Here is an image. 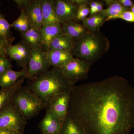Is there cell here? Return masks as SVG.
Returning <instances> with one entry per match:
<instances>
[{"label":"cell","mask_w":134,"mask_h":134,"mask_svg":"<svg viewBox=\"0 0 134 134\" xmlns=\"http://www.w3.org/2000/svg\"><path fill=\"white\" fill-rule=\"evenodd\" d=\"M78 7L73 0H54V9L60 24L72 20L76 21Z\"/></svg>","instance_id":"9"},{"label":"cell","mask_w":134,"mask_h":134,"mask_svg":"<svg viewBox=\"0 0 134 134\" xmlns=\"http://www.w3.org/2000/svg\"><path fill=\"white\" fill-rule=\"evenodd\" d=\"M74 44V39L63 34L56 37L52 41L50 45L49 50L69 51L72 52Z\"/></svg>","instance_id":"19"},{"label":"cell","mask_w":134,"mask_h":134,"mask_svg":"<svg viewBox=\"0 0 134 134\" xmlns=\"http://www.w3.org/2000/svg\"><path fill=\"white\" fill-rule=\"evenodd\" d=\"M27 67L23 68L21 71H15L10 69L0 75V87L1 88H9L16 83L23 77L26 78Z\"/></svg>","instance_id":"15"},{"label":"cell","mask_w":134,"mask_h":134,"mask_svg":"<svg viewBox=\"0 0 134 134\" xmlns=\"http://www.w3.org/2000/svg\"><path fill=\"white\" fill-rule=\"evenodd\" d=\"M107 19L106 17L98 14L88 17L82 22L88 31L96 32L100 31V28L106 22Z\"/></svg>","instance_id":"21"},{"label":"cell","mask_w":134,"mask_h":134,"mask_svg":"<svg viewBox=\"0 0 134 134\" xmlns=\"http://www.w3.org/2000/svg\"><path fill=\"white\" fill-rule=\"evenodd\" d=\"M26 88L47 106L54 96L69 91L75 86L65 77L60 69L53 68L29 80Z\"/></svg>","instance_id":"2"},{"label":"cell","mask_w":134,"mask_h":134,"mask_svg":"<svg viewBox=\"0 0 134 134\" xmlns=\"http://www.w3.org/2000/svg\"><path fill=\"white\" fill-rule=\"evenodd\" d=\"M132 12H133L134 14V4L133 6L130 8V9Z\"/></svg>","instance_id":"35"},{"label":"cell","mask_w":134,"mask_h":134,"mask_svg":"<svg viewBox=\"0 0 134 134\" xmlns=\"http://www.w3.org/2000/svg\"><path fill=\"white\" fill-rule=\"evenodd\" d=\"M10 45L7 40L0 37V58L7 57V50Z\"/></svg>","instance_id":"29"},{"label":"cell","mask_w":134,"mask_h":134,"mask_svg":"<svg viewBox=\"0 0 134 134\" xmlns=\"http://www.w3.org/2000/svg\"><path fill=\"white\" fill-rule=\"evenodd\" d=\"M47 54L51 66L56 68L61 69L74 58L72 52L69 51L49 50Z\"/></svg>","instance_id":"14"},{"label":"cell","mask_w":134,"mask_h":134,"mask_svg":"<svg viewBox=\"0 0 134 134\" xmlns=\"http://www.w3.org/2000/svg\"><path fill=\"white\" fill-rule=\"evenodd\" d=\"M59 134H84L81 128L68 115Z\"/></svg>","instance_id":"23"},{"label":"cell","mask_w":134,"mask_h":134,"mask_svg":"<svg viewBox=\"0 0 134 134\" xmlns=\"http://www.w3.org/2000/svg\"><path fill=\"white\" fill-rule=\"evenodd\" d=\"M12 64L7 57L0 58V75L12 69Z\"/></svg>","instance_id":"28"},{"label":"cell","mask_w":134,"mask_h":134,"mask_svg":"<svg viewBox=\"0 0 134 134\" xmlns=\"http://www.w3.org/2000/svg\"><path fill=\"white\" fill-rule=\"evenodd\" d=\"M60 24L63 34L74 40L79 38L88 31L83 25L74 20L66 22Z\"/></svg>","instance_id":"17"},{"label":"cell","mask_w":134,"mask_h":134,"mask_svg":"<svg viewBox=\"0 0 134 134\" xmlns=\"http://www.w3.org/2000/svg\"><path fill=\"white\" fill-rule=\"evenodd\" d=\"M120 19L129 23H134V14L131 10H127L120 14L107 19L106 22L111 19Z\"/></svg>","instance_id":"27"},{"label":"cell","mask_w":134,"mask_h":134,"mask_svg":"<svg viewBox=\"0 0 134 134\" xmlns=\"http://www.w3.org/2000/svg\"><path fill=\"white\" fill-rule=\"evenodd\" d=\"M63 123L54 114L47 109L44 117L38 125L41 134H59Z\"/></svg>","instance_id":"12"},{"label":"cell","mask_w":134,"mask_h":134,"mask_svg":"<svg viewBox=\"0 0 134 134\" xmlns=\"http://www.w3.org/2000/svg\"><path fill=\"white\" fill-rule=\"evenodd\" d=\"M91 1L84 0L83 2L78 6L76 21L77 22L82 21L83 20L88 17L90 14V3Z\"/></svg>","instance_id":"26"},{"label":"cell","mask_w":134,"mask_h":134,"mask_svg":"<svg viewBox=\"0 0 134 134\" xmlns=\"http://www.w3.org/2000/svg\"><path fill=\"white\" fill-rule=\"evenodd\" d=\"M10 26L19 31L20 34L24 33L30 29L29 21L24 10H21L19 16L10 24Z\"/></svg>","instance_id":"24"},{"label":"cell","mask_w":134,"mask_h":134,"mask_svg":"<svg viewBox=\"0 0 134 134\" xmlns=\"http://www.w3.org/2000/svg\"><path fill=\"white\" fill-rule=\"evenodd\" d=\"M110 46L108 39L100 31H88L74 40L72 54L75 58L91 66L108 52Z\"/></svg>","instance_id":"3"},{"label":"cell","mask_w":134,"mask_h":134,"mask_svg":"<svg viewBox=\"0 0 134 134\" xmlns=\"http://www.w3.org/2000/svg\"><path fill=\"white\" fill-rule=\"evenodd\" d=\"M43 25L60 24L54 9V0H40Z\"/></svg>","instance_id":"16"},{"label":"cell","mask_w":134,"mask_h":134,"mask_svg":"<svg viewBox=\"0 0 134 134\" xmlns=\"http://www.w3.org/2000/svg\"><path fill=\"white\" fill-rule=\"evenodd\" d=\"M40 31L41 47L46 52L49 50L51 42L55 37L63 34L60 24L43 25Z\"/></svg>","instance_id":"13"},{"label":"cell","mask_w":134,"mask_h":134,"mask_svg":"<svg viewBox=\"0 0 134 134\" xmlns=\"http://www.w3.org/2000/svg\"><path fill=\"white\" fill-rule=\"evenodd\" d=\"M103 1L107 8L104 9L98 14L107 18V19L120 14L126 10H130L122 6L117 0H105Z\"/></svg>","instance_id":"20"},{"label":"cell","mask_w":134,"mask_h":134,"mask_svg":"<svg viewBox=\"0 0 134 134\" xmlns=\"http://www.w3.org/2000/svg\"><path fill=\"white\" fill-rule=\"evenodd\" d=\"M22 43L28 46L32 50L41 47L40 30L30 28L24 33H21Z\"/></svg>","instance_id":"18"},{"label":"cell","mask_w":134,"mask_h":134,"mask_svg":"<svg viewBox=\"0 0 134 134\" xmlns=\"http://www.w3.org/2000/svg\"><path fill=\"white\" fill-rule=\"evenodd\" d=\"M32 49L22 42L14 45H10L7 50V54L23 68H26L31 55Z\"/></svg>","instance_id":"10"},{"label":"cell","mask_w":134,"mask_h":134,"mask_svg":"<svg viewBox=\"0 0 134 134\" xmlns=\"http://www.w3.org/2000/svg\"><path fill=\"white\" fill-rule=\"evenodd\" d=\"M0 134H21L16 131L6 129L0 128Z\"/></svg>","instance_id":"34"},{"label":"cell","mask_w":134,"mask_h":134,"mask_svg":"<svg viewBox=\"0 0 134 134\" xmlns=\"http://www.w3.org/2000/svg\"><path fill=\"white\" fill-rule=\"evenodd\" d=\"M91 66L87 63L74 58L60 69L67 79L75 84L87 78Z\"/></svg>","instance_id":"7"},{"label":"cell","mask_w":134,"mask_h":134,"mask_svg":"<svg viewBox=\"0 0 134 134\" xmlns=\"http://www.w3.org/2000/svg\"><path fill=\"white\" fill-rule=\"evenodd\" d=\"M47 58V52L41 47L32 50L27 65L26 79L30 80L49 70L51 66Z\"/></svg>","instance_id":"6"},{"label":"cell","mask_w":134,"mask_h":134,"mask_svg":"<svg viewBox=\"0 0 134 134\" xmlns=\"http://www.w3.org/2000/svg\"><path fill=\"white\" fill-rule=\"evenodd\" d=\"M12 100L21 111L25 119H32L47 105L29 91L26 87H19L14 94Z\"/></svg>","instance_id":"4"},{"label":"cell","mask_w":134,"mask_h":134,"mask_svg":"<svg viewBox=\"0 0 134 134\" xmlns=\"http://www.w3.org/2000/svg\"><path fill=\"white\" fill-rule=\"evenodd\" d=\"M32 0H14L18 8L20 10H24L31 2Z\"/></svg>","instance_id":"30"},{"label":"cell","mask_w":134,"mask_h":134,"mask_svg":"<svg viewBox=\"0 0 134 134\" xmlns=\"http://www.w3.org/2000/svg\"></svg>","instance_id":"36"},{"label":"cell","mask_w":134,"mask_h":134,"mask_svg":"<svg viewBox=\"0 0 134 134\" xmlns=\"http://www.w3.org/2000/svg\"><path fill=\"white\" fill-rule=\"evenodd\" d=\"M24 10L30 28L40 30L43 26L40 0H32Z\"/></svg>","instance_id":"11"},{"label":"cell","mask_w":134,"mask_h":134,"mask_svg":"<svg viewBox=\"0 0 134 134\" xmlns=\"http://www.w3.org/2000/svg\"><path fill=\"white\" fill-rule=\"evenodd\" d=\"M25 77L21 78L14 85L9 88L0 90V110L12 100L14 94L18 88L21 86Z\"/></svg>","instance_id":"22"},{"label":"cell","mask_w":134,"mask_h":134,"mask_svg":"<svg viewBox=\"0 0 134 134\" xmlns=\"http://www.w3.org/2000/svg\"><path fill=\"white\" fill-rule=\"evenodd\" d=\"M99 1H91L90 2V14L89 16H91L94 15V12H95V10L98 4Z\"/></svg>","instance_id":"32"},{"label":"cell","mask_w":134,"mask_h":134,"mask_svg":"<svg viewBox=\"0 0 134 134\" xmlns=\"http://www.w3.org/2000/svg\"><path fill=\"white\" fill-rule=\"evenodd\" d=\"M118 2L122 6L128 9L134 5V2L131 0H117Z\"/></svg>","instance_id":"31"},{"label":"cell","mask_w":134,"mask_h":134,"mask_svg":"<svg viewBox=\"0 0 134 134\" xmlns=\"http://www.w3.org/2000/svg\"><path fill=\"white\" fill-rule=\"evenodd\" d=\"M10 28V24L0 12V37L6 39L10 44L13 38Z\"/></svg>","instance_id":"25"},{"label":"cell","mask_w":134,"mask_h":134,"mask_svg":"<svg viewBox=\"0 0 134 134\" xmlns=\"http://www.w3.org/2000/svg\"><path fill=\"white\" fill-rule=\"evenodd\" d=\"M26 123V120L13 100L0 110V128L23 134Z\"/></svg>","instance_id":"5"},{"label":"cell","mask_w":134,"mask_h":134,"mask_svg":"<svg viewBox=\"0 0 134 134\" xmlns=\"http://www.w3.org/2000/svg\"><path fill=\"white\" fill-rule=\"evenodd\" d=\"M68 115L84 134H128L134 127V88L118 76L75 85Z\"/></svg>","instance_id":"1"},{"label":"cell","mask_w":134,"mask_h":134,"mask_svg":"<svg viewBox=\"0 0 134 134\" xmlns=\"http://www.w3.org/2000/svg\"><path fill=\"white\" fill-rule=\"evenodd\" d=\"M70 91L55 95L49 101L47 109L50 110L63 123L68 116Z\"/></svg>","instance_id":"8"},{"label":"cell","mask_w":134,"mask_h":134,"mask_svg":"<svg viewBox=\"0 0 134 134\" xmlns=\"http://www.w3.org/2000/svg\"><path fill=\"white\" fill-rule=\"evenodd\" d=\"M104 3L103 1H99L98 4L94 12V15L99 14L104 9Z\"/></svg>","instance_id":"33"}]
</instances>
